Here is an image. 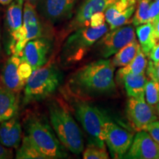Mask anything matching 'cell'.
<instances>
[{
  "label": "cell",
  "instance_id": "obj_37",
  "mask_svg": "<svg viewBox=\"0 0 159 159\" xmlns=\"http://www.w3.org/2000/svg\"><path fill=\"white\" fill-rule=\"evenodd\" d=\"M39 1L40 0H25V2H28L33 6H35V7H37Z\"/></svg>",
  "mask_w": 159,
  "mask_h": 159
},
{
  "label": "cell",
  "instance_id": "obj_29",
  "mask_svg": "<svg viewBox=\"0 0 159 159\" xmlns=\"http://www.w3.org/2000/svg\"><path fill=\"white\" fill-rule=\"evenodd\" d=\"M33 69L30 66L29 63H27L25 61H21L19 66V69H18V72H19V77L21 78V81L26 84L27 80L30 76L32 72H33Z\"/></svg>",
  "mask_w": 159,
  "mask_h": 159
},
{
  "label": "cell",
  "instance_id": "obj_16",
  "mask_svg": "<svg viewBox=\"0 0 159 159\" xmlns=\"http://www.w3.org/2000/svg\"><path fill=\"white\" fill-rule=\"evenodd\" d=\"M23 29L26 43L31 40L43 37V26L36 7L25 2L23 14Z\"/></svg>",
  "mask_w": 159,
  "mask_h": 159
},
{
  "label": "cell",
  "instance_id": "obj_24",
  "mask_svg": "<svg viewBox=\"0 0 159 159\" xmlns=\"http://www.w3.org/2000/svg\"><path fill=\"white\" fill-rule=\"evenodd\" d=\"M138 0H115L104 11L105 20L108 24L130 6L136 5Z\"/></svg>",
  "mask_w": 159,
  "mask_h": 159
},
{
  "label": "cell",
  "instance_id": "obj_7",
  "mask_svg": "<svg viewBox=\"0 0 159 159\" xmlns=\"http://www.w3.org/2000/svg\"><path fill=\"white\" fill-rule=\"evenodd\" d=\"M25 0H13L6 11L5 27L8 34L7 51L8 54L19 56L25 46V33L23 29Z\"/></svg>",
  "mask_w": 159,
  "mask_h": 159
},
{
  "label": "cell",
  "instance_id": "obj_2",
  "mask_svg": "<svg viewBox=\"0 0 159 159\" xmlns=\"http://www.w3.org/2000/svg\"><path fill=\"white\" fill-rule=\"evenodd\" d=\"M49 119L53 130L65 148L79 155L84 150L82 130L64 105L53 101L49 105Z\"/></svg>",
  "mask_w": 159,
  "mask_h": 159
},
{
  "label": "cell",
  "instance_id": "obj_6",
  "mask_svg": "<svg viewBox=\"0 0 159 159\" xmlns=\"http://www.w3.org/2000/svg\"><path fill=\"white\" fill-rule=\"evenodd\" d=\"M75 114L88 136V144L106 148L104 139V129L109 120L96 106L87 102H77L74 105Z\"/></svg>",
  "mask_w": 159,
  "mask_h": 159
},
{
  "label": "cell",
  "instance_id": "obj_21",
  "mask_svg": "<svg viewBox=\"0 0 159 159\" xmlns=\"http://www.w3.org/2000/svg\"><path fill=\"white\" fill-rule=\"evenodd\" d=\"M140 48V44L137 40H134L115 53L111 60L112 63L115 67H123L128 65L136 57Z\"/></svg>",
  "mask_w": 159,
  "mask_h": 159
},
{
  "label": "cell",
  "instance_id": "obj_28",
  "mask_svg": "<svg viewBox=\"0 0 159 159\" xmlns=\"http://www.w3.org/2000/svg\"><path fill=\"white\" fill-rule=\"evenodd\" d=\"M83 158L84 159H108L109 157L106 148L88 144L86 149L83 151Z\"/></svg>",
  "mask_w": 159,
  "mask_h": 159
},
{
  "label": "cell",
  "instance_id": "obj_19",
  "mask_svg": "<svg viewBox=\"0 0 159 159\" xmlns=\"http://www.w3.org/2000/svg\"><path fill=\"white\" fill-rule=\"evenodd\" d=\"M116 80L124 83L125 89L129 97L138 98L144 97L145 85L148 81L145 73L138 75H125Z\"/></svg>",
  "mask_w": 159,
  "mask_h": 159
},
{
  "label": "cell",
  "instance_id": "obj_38",
  "mask_svg": "<svg viewBox=\"0 0 159 159\" xmlns=\"http://www.w3.org/2000/svg\"><path fill=\"white\" fill-rule=\"evenodd\" d=\"M13 0H0V4L2 5H9Z\"/></svg>",
  "mask_w": 159,
  "mask_h": 159
},
{
  "label": "cell",
  "instance_id": "obj_27",
  "mask_svg": "<svg viewBox=\"0 0 159 159\" xmlns=\"http://www.w3.org/2000/svg\"><path fill=\"white\" fill-rule=\"evenodd\" d=\"M136 11V5L130 6L128 9H126L124 12H122L121 14H119L116 19H114L113 21H111L108 24L110 26V30L116 29L119 27H122V26L129 25L130 22H132V17L133 14Z\"/></svg>",
  "mask_w": 159,
  "mask_h": 159
},
{
  "label": "cell",
  "instance_id": "obj_12",
  "mask_svg": "<svg viewBox=\"0 0 159 159\" xmlns=\"http://www.w3.org/2000/svg\"><path fill=\"white\" fill-rule=\"evenodd\" d=\"M77 0H40L39 15L51 24L58 23L71 16Z\"/></svg>",
  "mask_w": 159,
  "mask_h": 159
},
{
  "label": "cell",
  "instance_id": "obj_34",
  "mask_svg": "<svg viewBox=\"0 0 159 159\" xmlns=\"http://www.w3.org/2000/svg\"><path fill=\"white\" fill-rule=\"evenodd\" d=\"M13 158V152L8 148L0 143V159H10Z\"/></svg>",
  "mask_w": 159,
  "mask_h": 159
},
{
  "label": "cell",
  "instance_id": "obj_4",
  "mask_svg": "<svg viewBox=\"0 0 159 159\" xmlns=\"http://www.w3.org/2000/svg\"><path fill=\"white\" fill-rule=\"evenodd\" d=\"M108 31L106 23L99 27L87 26L76 30L64 43L61 52L62 62L65 64L79 62Z\"/></svg>",
  "mask_w": 159,
  "mask_h": 159
},
{
  "label": "cell",
  "instance_id": "obj_32",
  "mask_svg": "<svg viewBox=\"0 0 159 159\" xmlns=\"http://www.w3.org/2000/svg\"><path fill=\"white\" fill-rule=\"evenodd\" d=\"M105 16L104 12H98L91 17L89 21V26L91 27H99L105 23Z\"/></svg>",
  "mask_w": 159,
  "mask_h": 159
},
{
  "label": "cell",
  "instance_id": "obj_3",
  "mask_svg": "<svg viewBox=\"0 0 159 159\" xmlns=\"http://www.w3.org/2000/svg\"><path fill=\"white\" fill-rule=\"evenodd\" d=\"M25 136L47 159L63 158L67 156L64 146L57 139L49 125L38 115L28 114L25 121Z\"/></svg>",
  "mask_w": 159,
  "mask_h": 159
},
{
  "label": "cell",
  "instance_id": "obj_31",
  "mask_svg": "<svg viewBox=\"0 0 159 159\" xmlns=\"http://www.w3.org/2000/svg\"><path fill=\"white\" fill-rule=\"evenodd\" d=\"M151 137L159 144V121H154L145 128Z\"/></svg>",
  "mask_w": 159,
  "mask_h": 159
},
{
  "label": "cell",
  "instance_id": "obj_25",
  "mask_svg": "<svg viewBox=\"0 0 159 159\" xmlns=\"http://www.w3.org/2000/svg\"><path fill=\"white\" fill-rule=\"evenodd\" d=\"M152 0H138L136 13L132 19V23L134 26L143 25V24L150 22L149 18V11H150V4Z\"/></svg>",
  "mask_w": 159,
  "mask_h": 159
},
{
  "label": "cell",
  "instance_id": "obj_26",
  "mask_svg": "<svg viewBox=\"0 0 159 159\" xmlns=\"http://www.w3.org/2000/svg\"><path fill=\"white\" fill-rule=\"evenodd\" d=\"M144 98L152 108L159 102V83L148 78L144 90Z\"/></svg>",
  "mask_w": 159,
  "mask_h": 159
},
{
  "label": "cell",
  "instance_id": "obj_18",
  "mask_svg": "<svg viewBox=\"0 0 159 159\" xmlns=\"http://www.w3.org/2000/svg\"><path fill=\"white\" fill-rule=\"evenodd\" d=\"M18 110L17 93L0 87V123L16 116Z\"/></svg>",
  "mask_w": 159,
  "mask_h": 159
},
{
  "label": "cell",
  "instance_id": "obj_1",
  "mask_svg": "<svg viewBox=\"0 0 159 159\" xmlns=\"http://www.w3.org/2000/svg\"><path fill=\"white\" fill-rule=\"evenodd\" d=\"M114 69L111 60H99L75 71L69 83L73 91L79 94L94 96L107 94L116 87Z\"/></svg>",
  "mask_w": 159,
  "mask_h": 159
},
{
  "label": "cell",
  "instance_id": "obj_33",
  "mask_svg": "<svg viewBox=\"0 0 159 159\" xmlns=\"http://www.w3.org/2000/svg\"><path fill=\"white\" fill-rule=\"evenodd\" d=\"M159 14V4L156 2L155 0H152L150 4V11H149V18H150V22L153 20L157 15Z\"/></svg>",
  "mask_w": 159,
  "mask_h": 159
},
{
  "label": "cell",
  "instance_id": "obj_9",
  "mask_svg": "<svg viewBox=\"0 0 159 159\" xmlns=\"http://www.w3.org/2000/svg\"><path fill=\"white\" fill-rule=\"evenodd\" d=\"M104 139L113 158H122L130 148L134 134L109 119L105 125Z\"/></svg>",
  "mask_w": 159,
  "mask_h": 159
},
{
  "label": "cell",
  "instance_id": "obj_36",
  "mask_svg": "<svg viewBox=\"0 0 159 159\" xmlns=\"http://www.w3.org/2000/svg\"><path fill=\"white\" fill-rule=\"evenodd\" d=\"M150 23L152 25L155 35L159 40V14L157 15Z\"/></svg>",
  "mask_w": 159,
  "mask_h": 159
},
{
  "label": "cell",
  "instance_id": "obj_5",
  "mask_svg": "<svg viewBox=\"0 0 159 159\" xmlns=\"http://www.w3.org/2000/svg\"><path fill=\"white\" fill-rule=\"evenodd\" d=\"M61 75L52 63L33 71L25 85L24 103L41 101L51 96L59 87Z\"/></svg>",
  "mask_w": 159,
  "mask_h": 159
},
{
  "label": "cell",
  "instance_id": "obj_40",
  "mask_svg": "<svg viewBox=\"0 0 159 159\" xmlns=\"http://www.w3.org/2000/svg\"><path fill=\"white\" fill-rule=\"evenodd\" d=\"M0 52H1V33H0Z\"/></svg>",
  "mask_w": 159,
  "mask_h": 159
},
{
  "label": "cell",
  "instance_id": "obj_39",
  "mask_svg": "<svg viewBox=\"0 0 159 159\" xmlns=\"http://www.w3.org/2000/svg\"><path fill=\"white\" fill-rule=\"evenodd\" d=\"M157 110H158V114H159V102L158 103V105H157Z\"/></svg>",
  "mask_w": 159,
  "mask_h": 159
},
{
  "label": "cell",
  "instance_id": "obj_15",
  "mask_svg": "<svg viewBox=\"0 0 159 159\" xmlns=\"http://www.w3.org/2000/svg\"><path fill=\"white\" fill-rule=\"evenodd\" d=\"M22 141V128L17 116L0 123V143L7 148H19Z\"/></svg>",
  "mask_w": 159,
  "mask_h": 159
},
{
  "label": "cell",
  "instance_id": "obj_13",
  "mask_svg": "<svg viewBox=\"0 0 159 159\" xmlns=\"http://www.w3.org/2000/svg\"><path fill=\"white\" fill-rule=\"evenodd\" d=\"M124 158L159 159V144L146 130L138 131Z\"/></svg>",
  "mask_w": 159,
  "mask_h": 159
},
{
  "label": "cell",
  "instance_id": "obj_30",
  "mask_svg": "<svg viewBox=\"0 0 159 159\" xmlns=\"http://www.w3.org/2000/svg\"><path fill=\"white\" fill-rule=\"evenodd\" d=\"M146 69L148 78L159 83V61L155 63L150 60L148 62Z\"/></svg>",
  "mask_w": 159,
  "mask_h": 159
},
{
  "label": "cell",
  "instance_id": "obj_14",
  "mask_svg": "<svg viewBox=\"0 0 159 159\" xmlns=\"http://www.w3.org/2000/svg\"><path fill=\"white\" fill-rule=\"evenodd\" d=\"M115 0H84L77 9L75 17L68 26L69 31L89 26L91 17L98 12H104Z\"/></svg>",
  "mask_w": 159,
  "mask_h": 159
},
{
  "label": "cell",
  "instance_id": "obj_10",
  "mask_svg": "<svg viewBox=\"0 0 159 159\" xmlns=\"http://www.w3.org/2000/svg\"><path fill=\"white\" fill-rule=\"evenodd\" d=\"M126 112L129 121L137 131L144 130L151 122L157 120L153 108L147 102L144 97H130Z\"/></svg>",
  "mask_w": 159,
  "mask_h": 159
},
{
  "label": "cell",
  "instance_id": "obj_20",
  "mask_svg": "<svg viewBox=\"0 0 159 159\" xmlns=\"http://www.w3.org/2000/svg\"><path fill=\"white\" fill-rule=\"evenodd\" d=\"M136 35L143 52L146 55H149L152 49L159 42V40L155 35L151 23L137 26Z\"/></svg>",
  "mask_w": 159,
  "mask_h": 159
},
{
  "label": "cell",
  "instance_id": "obj_17",
  "mask_svg": "<svg viewBox=\"0 0 159 159\" xmlns=\"http://www.w3.org/2000/svg\"><path fill=\"white\" fill-rule=\"evenodd\" d=\"M20 63V57L12 55L6 62L1 75L4 87L15 93H19L25 85L21 81L18 72Z\"/></svg>",
  "mask_w": 159,
  "mask_h": 159
},
{
  "label": "cell",
  "instance_id": "obj_8",
  "mask_svg": "<svg viewBox=\"0 0 159 159\" xmlns=\"http://www.w3.org/2000/svg\"><path fill=\"white\" fill-rule=\"evenodd\" d=\"M135 39L136 33L134 27L132 25H126L107 32L97 41V44L101 55L107 58Z\"/></svg>",
  "mask_w": 159,
  "mask_h": 159
},
{
  "label": "cell",
  "instance_id": "obj_22",
  "mask_svg": "<svg viewBox=\"0 0 159 159\" xmlns=\"http://www.w3.org/2000/svg\"><path fill=\"white\" fill-rule=\"evenodd\" d=\"M147 65H148V60L146 58V55L140 48L136 57L131 61L130 63L123 66L122 68L119 69V70L117 71L116 78L125 75H138L144 74L146 71Z\"/></svg>",
  "mask_w": 159,
  "mask_h": 159
},
{
  "label": "cell",
  "instance_id": "obj_23",
  "mask_svg": "<svg viewBox=\"0 0 159 159\" xmlns=\"http://www.w3.org/2000/svg\"><path fill=\"white\" fill-rule=\"evenodd\" d=\"M16 158L17 159H47L26 136L22 138L21 144L17 150Z\"/></svg>",
  "mask_w": 159,
  "mask_h": 159
},
{
  "label": "cell",
  "instance_id": "obj_41",
  "mask_svg": "<svg viewBox=\"0 0 159 159\" xmlns=\"http://www.w3.org/2000/svg\"><path fill=\"white\" fill-rule=\"evenodd\" d=\"M155 1H156V2H158L159 4V0H155Z\"/></svg>",
  "mask_w": 159,
  "mask_h": 159
},
{
  "label": "cell",
  "instance_id": "obj_35",
  "mask_svg": "<svg viewBox=\"0 0 159 159\" xmlns=\"http://www.w3.org/2000/svg\"><path fill=\"white\" fill-rule=\"evenodd\" d=\"M150 58L151 61H152L155 63H158L159 61V42L155 46L152 50L150 51L149 54Z\"/></svg>",
  "mask_w": 159,
  "mask_h": 159
},
{
  "label": "cell",
  "instance_id": "obj_11",
  "mask_svg": "<svg viewBox=\"0 0 159 159\" xmlns=\"http://www.w3.org/2000/svg\"><path fill=\"white\" fill-rule=\"evenodd\" d=\"M51 49L52 41L49 39L41 37L31 40L24 47L20 59L29 63L34 71L47 64Z\"/></svg>",
  "mask_w": 159,
  "mask_h": 159
}]
</instances>
